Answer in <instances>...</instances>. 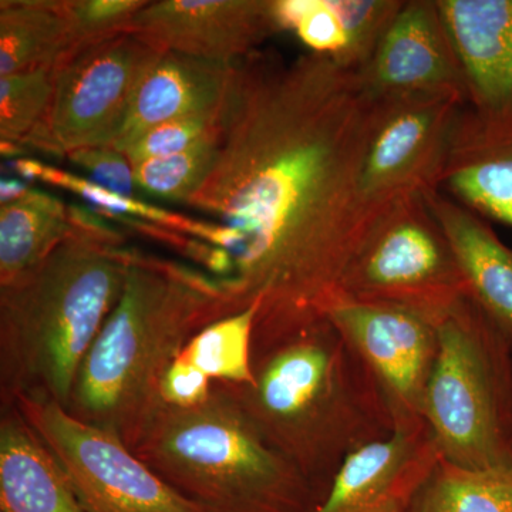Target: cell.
Wrapping results in <instances>:
<instances>
[{
  "label": "cell",
  "instance_id": "cell-1",
  "mask_svg": "<svg viewBox=\"0 0 512 512\" xmlns=\"http://www.w3.org/2000/svg\"><path fill=\"white\" fill-rule=\"evenodd\" d=\"M376 100L357 70L305 53L235 63L211 173L188 207L234 232L227 282L259 306L252 345L323 316L365 228L359 177Z\"/></svg>",
  "mask_w": 512,
  "mask_h": 512
},
{
  "label": "cell",
  "instance_id": "cell-2",
  "mask_svg": "<svg viewBox=\"0 0 512 512\" xmlns=\"http://www.w3.org/2000/svg\"><path fill=\"white\" fill-rule=\"evenodd\" d=\"M252 370L254 386L217 383L322 498L346 457L394 431L375 376L325 315L252 346Z\"/></svg>",
  "mask_w": 512,
  "mask_h": 512
},
{
  "label": "cell",
  "instance_id": "cell-3",
  "mask_svg": "<svg viewBox=\"0 0 512 512\" xmlns=\"http://www.w3.org/2000/svg\"><path fill=\"white\" fill-rule=\"evenodd\" d=\"M238 312L224 279L131 249L119 301L84 357L67 410L133 450L164 407L168 367L202 329Z\"/></svg>",
  "mask_w": 512,
  "mask_h": 512
},
{
  "label": "cell",
  "instance_id": "cell-4",
  "mask_svg": "<svg viewBox=\"0 0 512 512\" xmlns=\"http://www.w3.org/2000/svg\"><path fill=\"white\" fill-rule=\"evenodd\" d=\"M130 255L124 242L74 235L0 286L2 407L23 394L69 407L84 357L119 301Z\"/></svg>",
  "mask_w": 512,
  "mask_h": 512
},
{
  "label": "cell",
  "instance_id": "cell-5",
  "mask_svg": "<svg viewBox=\"0 0 512 512\" xmlns=\"http://www.w3.org/2000/svg\"><path fill=\"white\" fill-rule=\"evenodd\" d=\"M131 451L211 512H311L322 501L217 382L200 406L164 404Z\"/></svg>",
  "mask_w": 512,
  "mask_h": 512
},
{
  "label": "cell",
  "instance_id": "cell-6",
  "mask_svg": "<svg viewBox=\"0 0 512 512\" xmlns=\"http://www.w3.org/2000/svg\"><path fill=\"white\" fill-rule=\"evenodd\" d=\"M423 419L456 466H512V345L471 299L437 323Z\"/></svg>",
  "mask_w": 512,
  "mask_h": 512
},
{
  "label": "cell",
  "instance_id": "cell-7",
  "mask_svg": "<svg viewBox=\"0 0 512 512\" xmlns=\"http://www.w3.org/2000/svg\"><path fill=\"white\" fill-rule=\"evenodd\" d=\"M338 295L404 309L436 326L470 299L456 255L421 194L396 198L367 218Z\"/></svg>",
  "mask_w": 512,
  "mask_h": 512
},
{
  "label": "cell",
  "instance_id": "cell-8",
  "mask_svg": "<svg viewBox=\"0 0 512 512\" xmlns=\"http://www.w3.org/2000/svg\"><path fill=\"white\" fill-rule=\"evenodd\" d=\"M164 52L128 32L64 56L53 70L49 114L25 147L64 158L80 148L111 146L141 80Z\"/></svg>",
  "mask_w": 512,
  "mask_h": 512
},
{
  "label": "cell",
  "instance_id": "cell-9",
  "mask_svg": "<svg viewBox=\"0 0 512 512\" xmlns=\"http://www.w3.org/2000/svg\"><path fill=\"white\" fill-rule=\"evenodd\" d=\"M8 406L52 451L86 512H211L165 483L119 437L62 404L23 394Z\"/></svg>",
  "mask_w": 512,
  "mask_h": 512
},
{
  "label": "cell",
  "instance_id": "cell-10",
  "mask_svg": "<svg viewBox=\"0 0 512 512\" xmlns=\"http://www.w3.org/2000/svg\"><path fill=\"white\" fill-rule=\"evenodd\" d=\"M464 106L466 99L454 92L376 100L359 177L366 221L403 195L439 190L451 136Z\"/></svg>",
  "mask_w": 512,
  "mask_h": 512
},
{
  "label": "cell",
  "instance_id": "cell-11",
  "mask_svg": "<svg viewBox=\"0 0 512 512\" xmlns=\"http://www.w3.org/2000/svg\"><path fill=\"white\" fill-rule=\"evenodd\" d=\"M323 315L362 357L392 410L394 430L423 424L424 397L436 362L437 326L393 306L336 295Z\"/></svg>",
  "mask_w": 512,
  "mask_h": 512
},
{
  "label": "cell",
  "instance_id": "cell-12",
  "mask_svg": "<svg viewBox=\"0 0 512 512\" xmlns=\"http://www.w3.org/2000/svg\"><path fill=\"white\" fill-rule=\"evenodd\" d=\"M467 104L458 126L487 141L512 137V0H436Z\"/></svg>",
  "mask_w": 512,
  "mask_h": 512
},
{
  "label": "cell",
  "instance_id": "cell-13",
  "mask_svg": "<svg viewBox=\"0 0 512 512\" xmlns=\"http://www.w3.org/2000/svg\"><path fill=\"white\" fill-rule=\"evenodd\" d=\"M131 32L167 52L235 64L281 30L274 0H156L137 13Z\"/></svg>",
  "mask_w": 512,
  "mask_h": 512
},
{
  "label": "cell",
  "instance_id": "cell-14",
  "mask_svg": "<svg viewBox=\"0 0 512 512\" xmlns=\"http://www.w3.org/2000/svg\"><path fill=\"white\" fill-rule=\"evenodd\" d=\"M440 458L426 423L399 427L346 457L311 512H409Z\"/></svg>",
  "mask_w": 512,
  "mask_h": 512
},
{
  "label": "cell",
  "instance_id": "cell-15",
  "mask_svg": "<svg viewBox=\"0 0 512 512\" xmlns=\"http://www.w3.org/2000/svg\"><path fill=\"white\" fill-rule=\"evenodd\" d=\"M372 99L420 92H454L466 84L436 0H404L360 70Z\"/></svg>",
  "mask_w": 512,
  "mask_h": 512
},
{
  "label": "cell",
  "instance_id": "cell-16",
  "mask_svg": "<svg viewBox=\"0 0 512 512\" xmlns=\"http://www.w3.org/2000/svg\"><path fill=\"white\" fill-rule=\"evenodd\" d=\"M421 195L456 255L471 301L512 345V249L491 222L444 192Z\"/></svg>",
  "mask_w": 512,
  "mask_h": 512
},
{
  "label": "cell",
  "instance_id": "cell-17",
  "mask_svg": "<svg viewBox=\"0 0 512 512\" xmlns=\"http://www.w3.org/2000/svg\"><path fill=\"white\" fill-rule=\"evenodd\" d=\"M235 64L208 62L165 52L148 70L131 101L127 119L110 147L124 148L148 128L227 103Z\"/></svg>",
  "mask_w": 512,
  "mask_h": 512
},
{
  "label": "cell",
  "instance_id": "cell-18",
  "mask_svg": "<svg viewBox=\"0 0 512 512\" xmlns=\"http://www.w3.org/2000/svg\"><path fill=\"white\" fill-rule=\"evenodd\" d=\"M281 32L295 33L309 53L339 66H366L392 19L383 0H274Z\"/></svg>",
  "mask_w": 512,
  "mask_h": 512
},
{
  "label": "cell",
  "instance_id": "cell-19",
  "mask_svg": "<svg viewBox=\"0 0 512 512\" xmlns=\"http://www.w3.org/2000/svg\"><path fill=\"white\" fill-rule=\"evenodd\" d=\"M0 511L86 512L59 461L12 406L0 419Z\"/></svg>",
  "mask_w": 512,
  "mask_h": 512
},
{
  "label": "cell",
  "instance_id": "cell-20",
  "mask_svg": "<svg viewBox=\"0 0 512 512\" xmlns=\"http://www.w3.org/2000/svg\"><path fill=\"white\" fill-rule=\"evenodd\" d=\"M439 191L484 220L512 228V137L483 140L456 121Z\"/></svg>",
  "mask_w": 512,
  "mask_h": 512
},
{
  "label": "cell",
  "instance_id": "cell-21",
  "mask_svg": "<svg viewBox=\"0 0 512 512\" xmlns=\"http://www.w3.org/2000/svg\"><path fill=\"white\" fill-rule=\"evenodd\" d=\"M76 235L70 205L30 187L0 204V286L12 284Z\"/></svg>",
  "mask_w": 512,
  "mask_h": 512
},
{
  "label": "cell",
  "instance_id": "cell-22",
  "mask_svg": "<svg viewBox=\"0 0 512 512\" xmlns=\"http://www.w3.org/2000/svg\"><path fill=\"white\" fill-rule=\"evenodd\" d=\"M70 49L62 0L0 2V76L55 67Z\"/></svg>",
  "mask_w": 512,
  "mask_h": 512
},
{
  "label": "cell",
  "instance_id": "cell-23",
  "mask_svg": "<svg viewBox=\"0 0 512 512\" xmlns=\"http://www.w3.org/2000/svg\"><path fill=\"white\" fill-rule=\"evenodd\" d=\"M10 168L16 175L29 181L59 187L73 192L83 200L93 205V210L100 214L120 215L131 220L144 221L157 227L180 232L188 237L200 239L212 247H221L225 242V228L218 222L201 221L177 212L167 211L150 202L138 200L136 197H126L117 192L107 190L94 183L89 178L79 177L62 170V168L47 165L33 158L22 157L10 161Z\"/></svg>",
  "mask_w": 512,
  "mask_h": 512
},
{
  "label": "cell",
  "instance_id": "cell-24",
  "mask_svg": "<svg viewBox=\"0 0 512 512\" xmlns=\"http://www.w3.org/2000/svg\"><path fill=\"white\" fill-rule=\"evenodd\" d=\"M409 512H512V466L473 470L441 457Z\"/></svg>",
  "mask_w": 512,
  "mask_h": 512
},
{
  "label": "cell",
  "instance_id": "cell-25",
  "mask_svg": "<svg viewBox=\"0 0 512 512\" xmlns=\"http://www.w3.org/2000/svg\"><path fill=\"white\" fill-rule=\"evenodd\" d=\"M259 306L217 320L185 346L181 356L212 382L254 386L252 370V340Z\"/></svg>",
  "mask_w": 512,
  "mask_h": 512
},
{
  "label": "cell",
  "instance_id": "cell-26",
  "mask_svg": "<svg viewBox=\"0 0 512 512\" xmlns=\"http://www.w3.org/2000/svg\"><path fill=\"white\" fill-rule=\"evenodd\" d=\"M221 130L181 153L134 164L137 190L150 197L187 204L211 173L220 146Z\"/></svg>",
  "mask_w": 512,
  "mask_h": 512
},
{
  "label": "cell",
  "instance_id": "cell-27",
  "mask_svg": "<svg viewBox=\"0 0 512 512\" xmlns=\"http://www.w3.org/2000/svg\"><path fill=\"white\" fill-rule=\"evenodd\" d=\"M53 70L55 67H39L0 76V143L25 147L45 123L55 92Z\"/></svg>",
  "mask_w": 512,
  "mask_h": 512
},
{
  "label": "cell",
  "instance_id": "cell-28",
  "mask_svg": "<svg viewBox=\"0 0 512 512\" xmlns=\"http://www.w3.org/2000/svg\"><path fill=\"white\" fill-rule=\"evenodd\" d=\"M62 3L72 40L69 53L131 32L134 18L147 5L146 0H62Z\"/></svg>",
  "mask_w": 512,
  "mask_h": 512
},
{
  "label": "cell",
  "instance_id": "cell-29",
  "mask_svg": "<svg viewBox=\"0 0 512 512\" xmlns=\"http://www.w3.org/2000/svg\"><path fill=\"white\" fill-rule=\"evenodd\" d=\"M225 109H227V103L220 109L190 114V116L165 121L158 126L148 128L143 134L134 138L121 153L126 154L131 165L150 160V158L181 153L212 134L218 133L224 123Z\"/></svg>",
  "mask_w": 512,
  "mask_h": 512
},
{
  "label": "cell",
  "instance_id": "cell-30",
  "mask_svg": "<svg viewBox=\"0 0 512 512\" xmlns=\"http://www.w3.org/2000/svg\"><path fill=\"white\" fill-rule=\"evenodd\" d=\"M67 161L83 168L92 177L94 183L107 190L136 197L137 185L134 181V168L117 148L110 146L87 147L67 154Z\"/></svg>",
  "mask_w": 512,
  "mask_h": 512
},
{
  "label": "cell",
  "instance_id": "cell-31",
  "mask_svg": "<svg viewBox=\"0 0 512 512\" xmlns=\"http://www.w3.org/2000/svg\"><path fill=\"white\" fill-rule=\"evenodd\" d=\"M212 393V380L183 356L168 367L161 382V397L167 406L190 409L207 402Z\"/></svg>",
  "mask_w": 512,
  "mask_h": 512
},
{
  "label": "cell",
  "instance_id": "cell-32",
  "mask_svg": "<svg viewBox=\"0 0 512 512\" xmlns=\"http://www.w3.org/2000/svg\"><path fill=\"white\" fill-rule=\"evenodd\" d=\"M29 188V184L23 183L18 178L3 177L0 181V204L18 200Z\"/></svg>",
  "mask_w": 512,
  "mask_h": 512
},
{
  "label": "cell",
  "instance_id": "cell-33",
  "mask_svg": "<svg viewBox=\"0 0 512 512\" xmlns=\"http://www.w3.org/2000/svg\"><path fill=\"white\" fill-rule=\"evenodd\" d=\"M0 512H2V511H0Z\"/></svg>",
  "mask_w": 512,
  "mask_h": 512
}]
</instances>
